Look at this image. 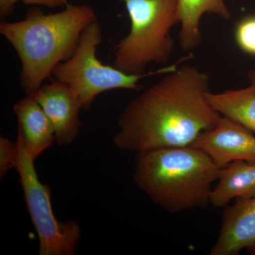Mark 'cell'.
<instances>
[{"label":"cell","instance_id":"cell-1","mask_svg":"<svg viewBox=\"0 0 255 255\" xmlns=\"http://www.w3.org/2000/svg\"><path fill=\"white\" fill-rule=\"evenodd\" d=\"M209 74L184 64L130 101L117 119L114 145L135 154L192 145L221 119L210 105Z\"/></svg>","mask_w":255,"mask_h":255},{"label":"cell","instance_id":"cell-2","mask_svg":"<svg viewBox=\"0 0 255 255\" xmlns=\"http://www.w3.org/2000/svg\"><path fill=\"white\" fill-rule=\"evenodd\" d=\"M95 18L90 5L69 4L54 14L33 9L22 20L1 23L0 33L21 62L20 84L26 96L33 95L53 69L73 55L84 30Z\"/></svg>","mask_w":255,"mask_h":255},{"label":"cell","instance_id":"cell-3","mask_svg":"<svg viewBox=\"0 0 255 255\" xmlns=\"http://www.w3.org/2000/svg\"><path fill=\"white\" fill-rule=\"evenodd\" d=\"M221 169L192 145L155 149L136 154L133 181L152 202L179 213L209 204Z\"/></svg>","mask_w":255,"mask_h":255},{"label":"cell","instance_id":"cell-4","mask_svg":"<svg viewBox=\"0 0 255 255\" xmlns=\"http://www.w3.org/2000/svg\"><path fill=\"white\" fill-rule=\"evenodd\" d=\"M130 31L114 50L113 66L142 75L152 63H168L173 53L172 28L180 23L179 0H123Z\"/></svg>","mask_w":255,"mask_h":255},{"label":"cell","instance_id":"cell-5","mask_svg":"<svg viewBox=\"0 0 255 255\" xmlns=\"http://www.w3.org/2000/svg\"><path fill=\"white\" fill-rule=\"evenodd\" d=\"M102 41V27L95 18L84 30L73 55L58 64L52 73L55 80L73 90L82 110H88L96 97L103 92L118 89L141 91V79L167 73L163 67L142 75H129L113 65H105L97 56V47Z\"/></svg>","mask_w":255,"mask_h":255},{"label":"cell","instance_id":"cell-6","mask_svg":"<svg viewBox=\"0 0 255 255\" xmlns=\"http://www.w3.org/2000/svg\"><path fill=\"white\" fill-rule=\"evenodd\" d=\"M17 171L25 203L39 241V255H75L81 238V228L76 221L61 222L55 218L50 201V189L40 181L34 159L23 144L18 128Z\"/></svg>","mask_w":255,"mask_h":255},{"label":"cell","instance_id":"cell-7","mask_svg":"<svg viewBox=\"0 0 255 255\" xmlns=\"http://www.w3.org/2000/svg\"><path fill=\"white\" fill-rule=\"evenodd\" d=\"M192 146L206 152L221 168L235 161L255 162L254 132L224 116Z\"/></svg>","mask_w":255,"mask_h":255},{"label":"cell","instance_id":"cell-8","mask_svg":"<svg viewBox=\"0 0 255 255\" xmlns=\"http://www.w3.org/2000/svg\"><path fill=\"white\" fill-rule=\"evenodd\" d=\"M31 97L39 104L54 128L56 143L68 145L78 136L81 127L79 117L81 104L73 90L54 80L41 85Z\"/></svg>","mask_w":255,"mask_h":255},{"label":"cell","instance_id":"cell-9","mask_svg":"<svg viewBox=\"0 0 255 255\" xmlns=\"http://www.w3.org/2000/svg\"><path fill=\"white\" fill-rule=\"evenodd\" d=\"M255 246V194L236 199L223 211L219 238L211 255H238Z\"/></svg>","mask_w":255,"mask_h":255},{"label":"cell","instance_id":"cell-10","mask_svg":"<svg viewBox=\"0 0 255 255\" xmlns=\"http://www.w3.org/2000/svg\"><path fill=\"white\" fill-rule=\"evenodd\" d=\"M28 153L36 160L55 141L54 128L39 104L31 96L13 107Z\"/></svg>","mask_w":255,"mask_h":255},{"label":"cell","instance_id":"cell-11","mask_svg":"<svg viewBox=\"0 0 255 255\" xmlns=\"http://www.w3.org/2000/svg\"><path fill=\"white\" fill-rule=\"evenodd\" d=\"M180 31L179 46L190 52L202 42L201 19L207 13L216 15L224 20L231 18V12L225 0H179Z\"/></svg>","mask_w":255,"mask_h":255},{"label":"cell","instance_id":"cell-12","mask_svg":"<svg viewBox=\"0 0 255 255\" xmlns=\"http://www.w3.org/2000/svg\"><path fill=\"white\" fill-rule=\"evenodd\" d=\"M249 85L218 93L210 92L208 100L218 113L255 132V69L248 72Z\"/></svg>","mask_w":255,"mask_h":255},{"label":"cell","instance_id":"cell-13","mask_svg":"<svg viewBox=\"0 0 255 255\" xmlns=\"http://www.w3.org/2000/svg\"><path fill=\"white\" fill-rule=\"evenodd\" d=\"M219 182L212 189L210 204L223 207L234 199L255 194V162L235 161L221 169Z\"/></svg>","mask_w":255,"mask_h":255},{"label":"cell","instance_id":"cell-14","mask_svg":"<svg viewBox=\"0 0 255 255\" xmlns=\"http://www.w3.org/2000/svg\"><path fill=\"white\" fill-rule=\"evenodd\" d=\"M235 38L242 51L255 56V15L243 18L237 23Z\"/></svg>","mask_w":255,"mask_h":255},{"label":"cell","instance_id":"cell-15","mask_svg":"<svg viewBox=\"0 0 255 255\" xmlns=\"http://www.w3.org/2000/svg\"><path fill=\"white\" fill-rule=\"evenodd\" d=\"M18 148L16 142L0 137V178L2 179L11 169H16Z\"/></svg>","mask_w":255,"mask_h":255},{"label":"cell","instance_id":"cell-16","mask_svg":"<svg viewBox=\"0 0 255 255\" xmlns=\"http://www.w3.org/2000/svg\"><path fill=\"white\" fill-rule=\"evenodd\" d=\"M25 4L41 5L50 8L68 6V0H18Z\"/></svg>","mask_w":255,"mask_h":255},{"label":"cell","instance_id":"cell-17","mask_svg":"<svg viewBox=\"0 0 255 255\" xmlns=\"http://www.w3.org/2000/svg\"><path fill=\"white\" fill-rule=\"evenodd\" d=\"M18 0H0V16L1 18L11 14Z\"/></svg>","mask_w":255,"mask_h":255},{"label":"cell","instance_id":"cell-18","mask_svg":"<svg viewBox=\"0 0 255 255\" xmlns=\"http://www.w3.org/2000/svg\"><path fill=\"white\" fill-rule=\"evenodd\" d=\"M247 252H248V253L249 255H255V246L247 249Z\"/></svg>","mask_w":255,"mask_h":255}]
</instances>
